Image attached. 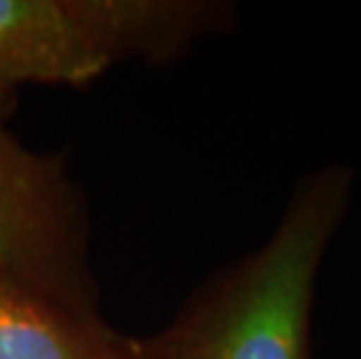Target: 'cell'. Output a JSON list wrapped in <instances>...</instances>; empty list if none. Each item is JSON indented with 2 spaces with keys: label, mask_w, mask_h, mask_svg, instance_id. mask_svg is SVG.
Here are the masks:
<instances>
[{
  "label": "cell",
  "mask_w": 361,
  "mask_h": 359,
  "mask_svg": "<svg viewBox=\"0 0 361 359\" xmlns=\"http://www.w3.org/2000/svg\"><path fill=\"white\" fill-rule=\"evenodd\" d=\"M348 187L341 168L305 182L273 238L145 346L149 359H308L314 276Z\"/></svg>",
  "instance_id": "6da1fadb"
},
{
  "label": "cell",
  "mask_w": 361,
  "mask_h": 359,
  "mask_svg": "<svg viewBox=\"0 0 361 359\" xmlns=\"http://www.w3.org/2000/svg\"><path fill=\"white\" fill-rule=\"evenodd\" d=\"M96 359H149L145 346H128V343H119L114 341L110 334L103 336L101 348H98V357Z\"/></svg>",
  "instance_id": "5b68a950"
},
{
  "label": "cell",
  "mask_w": 361,
  "mask_h": 359,
  "mask_svg": "<svg viewBox=\"0 0 361 359\" xmlns=\"http://www.w3.org/2000/svg\"><path fill=\"white\" fill-rule=\"evenodd\" d=\"M78 271L73 201L63 180L51 162L7 131L0 112V273L91 320Z\"/></svg>",
  "instance_id": "3957f363"
},
{
  "label": "cell",
  "mask_w": 361,
  "mask_h": 359,
  "mask_svg": "<svg viewBox=\"0 0 361 359\" xmlns=\"http://www.w3.org/2000/svg\"><path fill=\"white\" fill-rule=\"evenodd\" d=\"M198 14L171 0H0V91L84 84L126 56H166Z\"/></svg>",
  "instance_id": "7a4b0ae2"
},
{
  "label": "cell",
  "mask_w": 361,
  "mask_h": 359,
  "mask_svg": "<svg viewBox=\"0 0 361 359\" xmlns=\"http://www.w3.org/2000/svg\"><path fill=\"white\" fill-rule=\"evenodd\" d=\"M105 334L94 320L0 273V359H96Z\"/></svg>",
  "instance_id": "277c9868"
}]
</instances>
